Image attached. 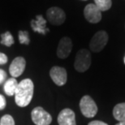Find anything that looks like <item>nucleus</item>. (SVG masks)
Wrapping results in <instances>:
<instances>
[{
    "instance_id": "9d476101",
    "label": "nucleus",
    "mask_w": 125,
    "mask_h": 125,
    "mask_svg": "<svg viewBox=\"0 0 125 125\" xmlns=\"http://www.w3.org/2000/svg\"><path fill=\"white\" fill-rule=\"evenodd\" d=\"M72 50V42L71 38L64 37L59 41L57 48V56L59 59H66L71 54Z\"/></svg>"
},
{
    "instance_id": "20e7f679",
    "label": "nucleus",
    "mask_w": 125,
    "mask_h": 125,
    "mask_svg": "<svg viewBox=\"0 0 125 125\" xmlns=\"http://www.w3.org/2000/svg\"><path fill=\"white\" fill-rule=\"evenodd\" d=\"M108 34L106 31H98L92 37L90 43H89V48L95 53L100 52L106 46L108 42Z\"/></svg>"
},
{
    "instance_id": "f257e3e1",
    "label": "nucleus",
    "mask_w": 125,
    "mask_h": 125,
    "mask_svg": "<svg viewBox=\"0 0 125 125\" xmlns=\"http://www.w3.org/2000/svg\"><path fill=\"white\" fill-rule=\"evenodd\" d=\"M34 85L30 79H24L20 82L15 93V101L17 106L25 107L30 103L33 96Z\"/></svg>"
},
{
    "instance_id": "4468645a",
    "label": "nucleus",
    "mask_w": 125,
    "mask_h": 125,
    "mask_svg": "<svg viewBox=\"0 0 125 125\" xmlns=\"http://www.w3.org/2000/svg\"><path fill=\"white\" fill-rule=\"evenodd\" d=\"M15 43L14 37L10 32H6L1 34V44L4 45L7 47L11 46Z\"/></svg>"
},
{
    "instance_id": "2eb2a0df",
    "label": "nucleus",
    "mask_w": 125,
    "mask_h": 125,
    "mask_svg": "<svg viewBox=\"0 0 125 125\" xmlns=\"http://www.w3.org/2000/svg\"><path fill=\"white\" fill-rule=\"evenodd\" d=\"M95 5L101 11H106L111 7V0H94Z\"/></svg>"
},
{
    "instance_id": "f8f14e48",
    "label": "nucleus",
    "mask_w": 125,
    "mask_h": 125,
    "mask_svg": "<svg viewBox=\"0 0 125 125\" xmlns=\"http://www.w3.org/2000/svg\"><path fill=\"white\" fill-rule=\"evenodd\" d=\"M18 82L16 80V78H11L8 79L5 82L4 84V91L7 96H13L16 93V90L18 86Z\"/></svg>"
},
{
    "instance_id": "f03ea898",
    "label": "nucleus",
    "mask_w": 125,
    "mask_h": 125,
    "mask_svg": "<svg viewBox=\"0 0 125 125\" xmlns=\"http://www.w3.org/2000/svg\"><path fill=\"white\" fill-rule=\"evenodd\" d=\"M91 65L90 52L85 49H81L77 52L75 59L74 67L77 72H84L89 68Z\"/></svg>"
},
{
    "instance_id": "f3484780",
    "label": "nucleus",
    "mask_w": 125,
    "mask_h": 125,
    "mask_svg": "<svg viewBox=\"0 0 125 125\" xmlns=\"http://www.w3.org/2000/svg\"><path fill=\"white\" fill-rule=\"evenodd\" d=\"M0 125H15L14 119L10 115H5L1 118Z\"/></svg>"
},
{
    "instance_id": "ddd939ff",
    "label": "nucleus",
    "mask_w": 125,
    "mask_h": 125,
    "mask_svg": "<svg viewBox=\"0 0 125 125\" xmlns=\"http://www.w3.org/2000/svg\"><path fill=\"white\" fill-rule=\"evenodd\" d=\"M114 118L119 122L125 121V102L117 104L113 109Z\"/></svg>"
},
{
    "instance_id": "1a4fd4ad",
    "label": "nucleus",
    "mask_w": 125,
    "mask_h": 125,
    "mask_svg": "<svg viewBox=\"0 0 125 125\" xmlns=\"http://www.w3.org/2000/svg\"><path fill=\"white\" fill-rule=\"evenodd\" d=\"M26 61L23 57H16L11 62L9 67V72L13 78L21 76L25 70Z\"/></svg>"
},
{
    "instance_id": "39448f33",
    "label": "nucleus",
    "mask_w": 125,
    "mask_h": 125,
    "mask_svg": "<svg viewBox=\"0 0 125 125\" xmlns=\"http://www.w3.org/2000/svg\"><path fill=\"white\" fill-rule=\"evenodd\" d=\"M46 18L52 25L59 26L65 22L66 14L64 11L58 7H52L46 11Z\"/></svg>"
},
{
    "instance_id": "9b49d317",
    "label": "nucleus",
    "mask_w": 125,
    "mask_h": 125,
    "mask_svg": "<svg viewBox=\"0 0 125 125\" xmlns=\"http://www.w3.org/2000/svg\"><path fill=\"white\" fill-rule=\"evenodd\" d=\"M58 124L59 125H76V115L72 110L63 109L58 115Z\"/></svg>"
},
{
    "instance_id": "6e6552de",
    "label": "nucleus",
    "mask_w": 125,
    "mask_h": 125,
    "mask_svg": "<svg viewBox=\"0 0 125 125\" xmlns=\"http://www.w3.org/2000/svg\"><path fill=\"white\" fill-rule=\"evenodd\" d=\"M50 76L58 86H62L67 83V74L66 69L62 67L54 66L50 71Z\"/></svg>"
},
{
    "instance_id": "0eeeda50",
    "label": "nucleus",
    "mask_w": 125,
    "mask_h": 125,
    "mask_svg": "<svg viewBox=\"0 0 125 125\" xmlns=\"http://www.w3.org/2000/svg\"><path fill=\"white\" fill-rule=\"evenodd\" d=\"M84 16L89 23L97 24L102 20V11L94 3L86 5L84 9Z\"/></svg>"
},
{
    "instance_id": "dca6fc26",
    "label": "nucleus",
    "mask_w": 125,
    "mask_h": 125,
    "mask_svg": "<svg viewBox=\"0 0 125 125\" xmlns=\"http://www.w3.org/2000/svg\"><path fill=\"white\" fill-rule=\"evenodd\" d=\"M18 37H19V41H20V43L21 44L29 45V42H30L29 32L27 31H21V30L19 31Z\"/></svg>"
},
{
    "instance_id": "6ab92c4d",
    "label": "nucleus",
    "mask_w": 125,
    "mask_h": 125,
    "mask_svg": "<svg viewBox=\"0 0 125 125\" xmlns=\"http://www.w3.org/2000/svg\"><path fill=\"white\" fill-rule=\"evenodd\" d=\"M6 104H7V102H6V99H5L4 96L0 94V111L3 110L5 107H6Z\"/></svg>"
},
{
    "instance_id": "b1692460",
    "label": "nucleus",
    "mask_w": 125,
    "mask_h": 125,
    "mask_svg": "<svg viewBox=\"0 0 125 125\" xmlns=\"http://www.w3.org/2000/svg\"><path fill=\"white\" fill-rule=\"evenodd\" d=\"M124 63H125V58H124Z\"/></svg>"
},
{
    "instance_id": "a211bd4d",
    "label": "nucleus",
    "mask_w": 125,
    "mask_h": 125,
    "mask_svg": "<svg viewBox=\"0 0 125 125\" xmlns=\"http://www.w3.org/2000/svg\"><path fill=\"white\" fill-rule=\"evenodd\" d=\"M7 61H8V59H7V56L3 53H1L0 52V65H3L6 64Z\"/></svg>"
},
{
    "instance_id": "412c9836",
    "label": "nucleus",
    "mask_w": 125,
    "mask_h": 125,
    "mask_svg": "<svg viewBox=\"0 0 125 125\" xmlns=\"http://www.w3.org/2000/svg\"><path fill=\"white\" fill-rule=\"evenodd\" d=\"M88 125H108L107 124L104 123V122L102 121H99V120H94L90 122V123H89Z\"/></svg>"
},
{
    "instance_id": "7ed1b4c3",
    "label": "nucleus",
    "mask_w": 125,
    "mask_h": 125,
    "mask_svg": "<svg viewBox=\"0 0 125 125\" xmlns=\"http://www.w3.org/2000/svg\"><path fill=\"white\" fill-rule=\"evenodd\" d=\"M80 109L86 118H93L97 113V106L94 99L89 95H85L81 99Z\"/></svg>"
},
{
    "instance_id": "423d86ee",
    "label": "nucleus",
    "mask_w": 125,
    "mask_h": 125,
    "mask_svg": "<svg viewBox=\"0 0 125 125\" xmlns=\"http://www.w3.org/2000/svg\"><path fill=\"white\" fill-rule=\"evenodd\" d=\"M31 118L36 125H50L52 122L51 115L41 106H37L32 110Z\"/></svg>"
},
{
    "instance_id": "5701e85b",
    "label": "nucleus",
    "mask_w": 125,
    "mask_h": 125,
    "mask_svg": "<svg viewBox=\"0 0 125 125\" xmlns=\"http://www.w3.org/2000/svg\"><path fill=\"white\" fill-rule=\"evenodd\" d=\"M82 1H87V0H82Z\"/></svg>"
},
{
    "instance_id": "aec40b11",
    "label": "nucleus",
    "mask_w": 125,
    "mask_h": 125,
    "mask_svg": "<svg viewBox=\"0 0 125 125\" xmlns=\"http://www.w3.org/2000/svg\"><path fill=\"white\" fill-rule=\"evenodd\" d=\"M6 79H7V73L5 72L4 70L0 69V84H1L2 82H4Z\"/></svg>"
},
{
    "instance_id": "4be33fe9",
    "label": "nucleus",
    "mask_w": 125,
    "mask_h": 125,
    "mask_svg": "<svg viewBox=\"0 0 125 125\" xmlns=\"http://www.w3.org/2000/svg\"><path fill=\"white\" fill-rule=\"evenodd\" d=\"M115 125H125V121H121V122H119L118 124H115Z\"/></svg>"
}]
</instances>
